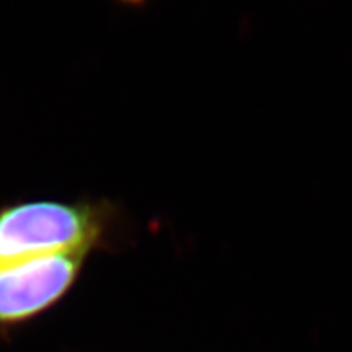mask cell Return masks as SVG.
<instances>
[{
    "label": "cell",
    "mask_w": 352,
    "mask_h": 352,
    "mask_svg": "<svg viewBox=\"0 0 352 352\" xmlns=\"http://www.w3.org/2000/svg\"><path fill=\"white\" fill-rule=\"evenodd\" d=\"M88 206L28 202L0 212V267L59 253L88 252L101 236Z\"/></svg>",
    "instance_id": "cell-1"
},
{
    "label": "cell",
    "mask_w": 352,
    "mask_h": 352,
    "mask_svg": "<svg viewBox=\"0 0 352 352\" xmlns=\"http://www.w3.org/2000/svg\"><path fill=\"white\" fill-rule=\"evenodd\" d=\"M85 252L59 253L0 267V324L41 314L67 292Z\"/></svg>",
    "instance_id": "cell-2"
},
{
    "label": "cell",
    "mask_w": 352,
    "mask_h": 352,
    "mask_svg": "<svg viewBox=\"0 0 352 352\" xmlns=\"http://www.w3.org/2000/svg\"><path fill=\"white\" fill-rule=\"evenodd\" d=\"M126 2H140V0H126Z\"/></svg>",
    "instance_id": "cell-3"
}]
</instances>
